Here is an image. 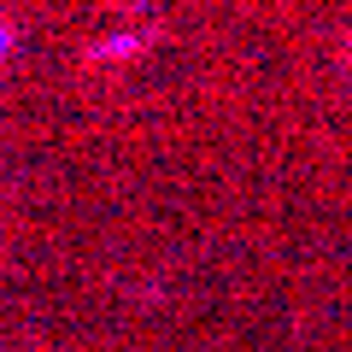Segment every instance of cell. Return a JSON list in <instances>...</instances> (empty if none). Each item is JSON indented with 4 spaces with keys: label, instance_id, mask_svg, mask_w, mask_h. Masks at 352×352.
Segmentation results:
<instances>
[{
    "label": "cell",
    "instance_id": "obj_1",
    "mask_svg": "<svg viewBox=\"0 0 352 352\" xmlns=\"http://www.w3.org/2000/svg\"><path fill=\"white\" fill-rule=\"evenodd\" d=\"M346 59H352V36H346Z\"/></svg>",
    "mask_w": 352,
    "mask_h": 352
}]
</instances>
